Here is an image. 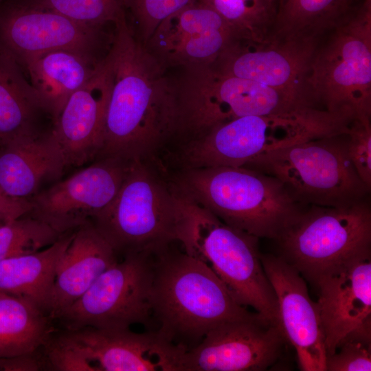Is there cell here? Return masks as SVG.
I'll use <instances>...</instances> for the list:
<instances>
[{
    "instance_id": "cell-9",
    "label": "cell",
    "mask_w": 371,
    "mask_h": 371,
    "mask_svg": "<svg viewBox=\"0 0 371 371\" xmlns=\"http://www.w3.org/2000/svg\"><path fill=\"white\" fill-rule=\"evenodd\" d=\"M275 240L278 256L311 283L338 265L370 253V201L306 206Z\"/></svg>"
},
{
    "instance_id": "cell-12",
    "label": "cell",
    "mask_w": 371,
    "mask_h": 371,
    "mask_svg": "<svg viewBox=\"0 0 371 371\" xmlns=\"http://www.w3.org/2000/svg\"><path fill=\"white\" fill-rule=\"evenodd\" d=\"M131 161L115 157L95 159L31 197L25 214L60 234L91 223L115 197Z\"/></svg>"
},
{
    "instance_id": "cell-22",
    "label": "cell",
    "mask_w": 371,
    "mask_h": 371,
    "mask_svg": "<svg viewBox=\"0 0 371 371\" xmlns=\"http://www.w3.org/2000/svg\"><path fill=\"white\" fill-rule=\"evenodd\" d=\"M100 59L71 49H56L19 63L52 122L70 96L95 72Z\"/></svg>"
},
{
    "instance_id": "cell-27",
    "label": "cell",
    "mask_w": 371,
    "mask_h": 371,
    "mask_svg": "<svg viewBox=\"0 0 371 371\" xmlns=\"http://www.w3.org/2000/svg\"><path fill=\"white\" fill-rule=\"evenodd\" d=\"M217 12L229 25L236 40L262 42L270 35L279 0H196Z\"/></svg>"
},
{
    "instance_id": "cell-3",
    "label": "cell",
    "mask_w": 371,
    "mask_h": 371,
    "mask_svg": "<svg viewBox=\"0 0 371 371\" xmlns=\"http://www.w3.org/2000/svg\"><path fill=\"white\" fill-rule=\"evenodd\" d=\"M168 177L179 193L258 238L276 240L306 207L276 177L246 167L180 169Z\"/></svg>"
},
{
    "instance_id": "cell-14",
    "label": "cell",
    "mask_w": 371,
    "mask_h": 371,
    "mask_svg": "<svg viewBox=\"0 0 371 371\" xmlns=\"http://www.w3.org/2000/svg\"><path fill=\"white\" fill-rule=\"evenodd\" d=\"M321 36L234 40L210 65L223 74L308 96L305 81Z\"/></svg>"
},
{
    "instance_id": "cell-25",
    "label": "cell",
    "mask_w": 371,
    "mask_h": 371,
    "mask_svg": "<svg viewBox=\"0 0 371 371\" xmlns=\"http://www.w3.org/2000/svg\"><path fill=\"white\" fill-rule=\"evenodd\" d=\"M52 320L30 301L0 293V359L37 352L52 334Z\"/></svg>"
},
{
    "instance_id": "cell-15",
    "label": "cell",
    "mask_w": 371,
    "mask_h": 371,
    "mask_svg": "<svg viewBox=\"0 0 371 371\" xmlns=\"http://www.w3.org/2000/svg\"><path fill=\"white\" fill-rule=\"evenodd\" d=\"M234 40L227 22L195 1L164 20L144 47L167 69L212 65Z\"/></svg>"
},
{
    "instance_id": "cell-4",
    "label": "cell",
    "mask_w": 371,
    "mask_h": 371,
    "mask_svg": "<svg viewBox=\"0 0 371 371\" xmlns=\"http://www.w3.org/2000/svg\"><path fill=\"white\" fill-rule=\"evenodd\" d=\"M177 194L181 213L178 242L185 251L205 262L238 303L280 324L277 298L262 264L259 238L224 223Z\"/></svg>"
},
{
    "instance_id": "cell-23",
    "label": "cell",
    "mask_w": 371,
    "mask_h": 371,
    "mask_svg": "<svg viewBox=\"0 0 371 371\" xmlns=\"http://www.w3.org/2000/svg\"><path fill=\"white\" fill-rule=\"evenodd\" d=\"M45 109L15 58L0 45V148L46 134Z\"/></svg>"
},
{
    "instance_id": "cell-34",
    "label": "cell",
    "mask_w": 371,
    "mask_h": 371,
    "mask_svg": "<svg viewBox=\"0 0 371 371\" xmlns=\"http://www.w3.org/2000/svg\"><path fill=\"white\" fill-rule=\"evenodd\" d=\"M13 212L11 201L0 195V218L3 220L9 218Z\"/></svg>"
},
{
    "instance_id": "cell-18",
    "label": "cell",
    "mask_w": 371,
    "mask_h": 371,
    "mask_svg": "<svg viewBox=\"0 0 371 371\" xmlns=\"http://www.w3.org/2000/svg\"><path fill=\"white\" fill-rule=\"evenodd\" d=\"M370 255L346 261L311 282L318 291L326 355L348 333L371 328Z\"/></svg>"
},
{
    "instance_id": "cell-19",
    "label": "cell",
    "mask_w": 371,
    "mask_h": 371,
    "mask_svg": "<svg viewBox=\"0 0 371 371\" xmlns=\"http://www.w3.org/2000/svg\"><path fill=\"white\" fill-rule=\"evenodd\" d=\"M110 90V73L104 57L93 76L70 96L54 120L51 134L66 169L83 167L98 158Z\"/></svg>"
},
{
    "instance_id": "cell-13",
    "label": "cell",
    "mask_w": 371,
    "mask_h": 371,
    "mask_svg": "<svg viewBox=\"0 0 371 371\" xmlns=\"http://www.w3.org/2000/svg\"><path fill=\"white\" fill-rule=\"evenodd\" d=\"M288 343L280 325L255 313L211 330L185 351L177 371H263L275 365Z\"/></svg>"
},
{
    "instance_id": "cell-29",
    "label": "cell",
    "mask_w": 371,
    "mask_h": 371,
    "mask_svg": "<svg viewBox=\"0 0 371 371\" xmlns=\"http://www.w3.org/2000/svg\"><path fill=\"white\" fill-rule=\"evenodd\" d=\"M30 6L58 13L78 23L101 27L124 14L120 0H29Z\"/></svg>"
},
{
    "instance_id": "cell-5",
    "label": "cell",
    "mask_w": 371,
    "mask_h": 371,
    "mask_svg": "<svg viewBox=\"0 0 371 371\" xmlns=\"http://www.w3.org/2000/svg\"><path fill=\"white\" fill-rule=\"evenodd\" d=\"M152 161H131L115 197L91 221L117 255L156 254L178 240L177 192Z\"/></svg>"
},
{
    "instance_id": "cell-35",
    "label": "cell",
    "mask_w": 371,
    "mask_h": 371,
    "mask_svg": "<svg viewBox=\"0 0 371 371\" xmlns=\"http://www.w3.org/2000/svg\"><path fill=\"white\" fill-rule=\"evenodd\" d=\"M280 1V0H279Z\"/></svg>"
},
{
    "instance_id": "cell-26",
    "label": "cell",
    "mask_w": 371,
    "mask_h": 371,
    "mask_svg": "<svg viewBox=\"0 0 371 371\" xmlns=\"http://www.w3.org/2000/svg\"><path fill=\"white\" fill-rule=\"evenodd\" d=\"M359 0H280L270 37L321 36Z\"/></svg>"
},
{
    "instance_id": "cell-28",
    "label": "cell",
    "mask_w": 371,
    "mask_h": 371,
    "mask_svg": "<svg viewBox=\"0 0 371 371\" xmlns=\"http://www.w3.org/2000/svg\"><path fill=\"white\" fill-rule=\"evenodd\" d=\"M62 235L28 214L3 223L0 225V262L41 250Z\"/></svg>"
},
{
    "instance_id": "cell-16",
    "label": "cell",
    "mask_w": 371,
    "mask_h": 371,
    "mask_svg": "<svg viewBox=\"0 0 371 371\" xmlns=\"http://www.w3.org/2000/svg\"><path fill=\"white\" fill-rule=\"evenodd\" d=\"M100 29L24 3L0 10V45L18 63L56 49L95 55L101 41Z\"/></svg>"
},
{
    "instance_id": "cell-21",
    "label": "cell",
    "mask_w": 371,
    "mask_h": 371,
    "mask_svg": "<svg viewBox=\"0 0 371 371\" xmlns=\"http://www.w3.org/2000/svg\"><path fill=\"white\" fill-rule=\"evenodd\" d=\"M66 170L51 134L15 142L0 148V195L29 200L50 181L59 180Z\"/></svg>"
},
{
    "instance_id": "cell-10",
    "label": "cell",
    "mask_w": 371,
    "mask_h": 371,
    "mask_svg": "<svg viewBox=\"0 0 371 371\" xmlns=\"http://www.w3.org/2000/svg\"><path fill=\"white\" fill-rule=\"evenodd\" d=\"M58 371H177L184 352L155 330L84 327L49 337Z\"/></svg>"
},
{
    "instance_id": "cell-1",
    "label": "cell",
    "mask_w": 371,
    "mask_h": 371,
    "mask_svg": "<svg viewBox=\"0 0 371 371\" xmlns=\"http://www.w3.org/2000/svg\"><path fill=\"white\" fill-rule=\"evenodd\" d=\"M107 63L111 90L98 159H153L175 136L177 104L172 78L146 49L126 14L114 23Z\"/></svg>"
},
{
    "instance_id": "cell-2",
    "label": "cell",
    "mask_w": 371,
    "mask_h": 371,
    "mask_svg": "<svg viewBox=\"0 0 371 371\" xmlns=\"http://www.w3.org/2000/svg\"><path fill=\"white\" fill-rule=\"evenodd\" d=\"M254 313L203 261L170 246L154 255L151 319L168 343L187 351L216 326Z\"/></svg>"
},
{
    "instance_id": "cell-7",
    "label": "cell",
    "mask_w": 371,
    "mask_h": 371,
    "mask_svg": "<svg viewBox=\"0 0 371 371\" xmlns=\"http://www.w3.org/2000/svg\"><path fill=\"white\" fill-rule=\"evenodd\" d=\"M347 120L326 110L295 117L248 115L183 141L172 153L178 169L245 167L259 156L308 139L343 133Z\"/></svg>"
},
{
    "instance_id": "cell-17",
    "label": "cell",
    "mask_w": 371,
    "mask_h": 371,
    "mask_svg": "<svg viewBox=\"0 0 371 371\" xmlns=\"http://www.w3.org/2000/svg\"><path fill=\"white\" fill-rule=\"evenodd\" d=\"M265 273L275 291L279 323L295 349L302 371H326L324 335L317 302L302 276L278 255L262 254Z\"/></svg>"
},
{
    "instance_id": "cell-6",
    "label": "cell",
    "mask_w": 371,
    "mask_h": 371,
    "mask_svg": "<svg viewBox=\"0 0 371 371\" xmlns=\"http://www.w3.org/2000/svg\"><path fill=\"white\" fill-rule=\"evenodd\" d=\"M305 89L328 112L371 117V0H359L321 36Z\"/></svg>"
},
{
    "instance_id": "cell-31",
    "label": "cell",
    "mask_w": 371,
    "mask_h": 371,
    "mask_svg": "<svg viewBox=\"0 0 371 371\" xmlns=\"http://www.w3.org/2000/svg\"><path fill=\"white\" fill-rule=\"evenodd\" d=\"M196 0H120L128 10L137 38L144 45L159 24L166 18Z\"/></svg>"
},
{
    "instance_id": "cell-33",
    "label": "cell",
    "mask_w": 371,
    "mask_h": 371,
    "mask_svg": "<svg viewBox=\"0 0 371 371\" xmlns=\"http://www.w3.org/2000/svg\"><path fill=\"white\" fill-rule=\"evenodd\" d=\"M36 352L0 359V370L9 371L39 370L45 367V363L43 359H41L36 355Z\"/></svg>"
},
{
    "instance_id": "cell-11",
    "label": "cell",
    "mask_w": 371,
    "mask_h": 371,
    "mask_svg": "<svg viewBox=\"0 0 371 371\" xmlns=\"http://www.w3.org/2000/svg\"><path fill=\"white\" fill-rule=\"evenodd\" d=\"M154 255L131 254L104 271L58 317L66 330L128 329L151 321Z\"/></svg>"
},
{
    "instance_id": "cell-32",
    "label": "cell",
    "mask_w": 371,
    "mask_h": 371,
    "mask_svg": "<svg viewBox=\"0 0 371 371\" xmlns=\"http://www.w3.org/2000/svg\"><path fill=\"white\" fill-rule=\"evenodd\" d=\"M346 144L356 171L371 188V117L352 120L346 132Z\"/></svg>"
},
{
    "instance_id": "cell-8",
    "label": "cell",
    "mask_w": 371,
    "mask_h": 371,
    "mask_svg": "<svg viewBox=\"0 0 371 371\" xmlns=\"http://www.w3.org/2000/svg\"><path fill=\"white\" fill-rule=\"evenodd\" d=\"M245 167L276 177L304 206L349 205L368 199L370 192L349 157L346 132L277 148Z\"/></svg>"
},
{
    "instance_id": "cell-24",
    "label": "cell",
    "mask_w": 371,
    "mask_h": 371,
    "mask_svg": "<svg viewBox=\"0 0 371 371\" xmlns=\"http://www.w3.org/2000/svg\"><path fill=\"white\" fill-rule=\"evenodd\" d=\"M74 231L41 250L1 261L0 293L24 298L47 314L56 268Z\"/></svg>"
},
{
    "instance_id": "cell-20",
    "label": "cell",
    "mask_w": 371,
    "mask_h": 371,
    "mask_svg": "<svg viewBox=\"0 0 371 371\" xmlns=\"http://www.w3.org/2000/svg\"><path fill=\"white\" fill-rule=\"evenodd\" d=\"M117 254L89 223L74 232L56 268L47 315L56 319L108 268L117 262Z\"/></svg>"
},
{
    "instance_id": "cell-30",
    "label": "cell",
    "mask_w": 371,
    "mask_h": 371,
    "mask_svg": "<svg viewBox=\"0 0 371 371\" xmlns=\"http://www.w3.org/2000/svg\"><path fill=\"white\" fill-rule=\"evenodd\" d=\"M371 328L353 330L326 356V371H370Z\"/></svg>"
}]
</instances>
